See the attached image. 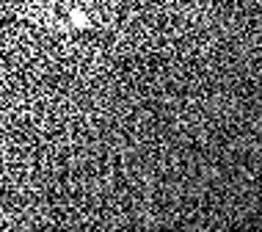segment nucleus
Wrapping results in <instances>:
<instances>
[{
    "mask_svg": "<svg viewBox=\"0 0 262 232\" xmlns=\"http://www.w3.org/2000/svg\"><path fill=\"white\" fill-rule=\"evenodd\" d=\"M72 19H75V23H77V25H86V17H83V14H80V11H72Z\"/></svg>",
    "mask_w": 262,
    "mask_h": 232,
    "instance_id": "nucleus-1",
    "label": "nucleus"
}]
</instances>
